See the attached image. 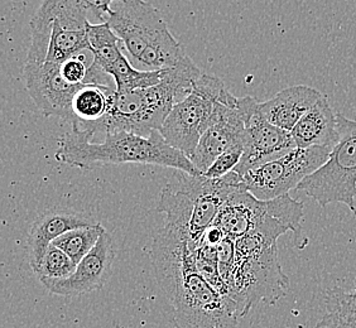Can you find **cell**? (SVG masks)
Wrapping results in <instances>:
<instances>
[{
  "label": "cell",
  "mask_w": 356,
  "mask_h": 328,
  "mask_svg": "<svg viewBox=\"0 0 356 328\" xmlns=\"http://www.w3.org/2000/svg\"><path fill=\"white\" fill-rule=\"evenodd\" d=\"M243 153H244V144L235 145L229 151L222 153L220 157L216 158L202 176L209 179H220L225 177L229 173L235 171V168L241 161Z\"/></svg>",
  "instance_id": "cell-24"
},
{
  "label": "cell",
  "mask_w": 356,
  "mask_h": 328,
  "mask_svg": "<svg viewBox=\"0 0 356 328\" xmlns=\"http://www.w3.org/2000/svg\"><path fill=\"white\" fill-rule=\"evenodd\" d=\"M96 224H99L96 220L79 212L54 210L41 215L31 226L28 236L29 264L33 272H37L49 246L57 238L74 229Z\"/></svg>",
  "instance_id": "cell-16"
},
{
  "label": "cell",
  "mask_w": 356,
  "mask_h": 328,
  "mask_svg": "<svg viewBox=\"0 0 356 328\" xmlns=\"http://www.w3.org/2000/svg\"><path fill=\"white\" fill-rule=\"evenodd\" d=\"M277 240L264 233L235 240V265L226 284L241 318L261 302L274 304L287 293L289 281L278 260Z\"/></svg>",
  "instance_id": "cell-6"
},
{
  "label": "cell",
  "mask_w": 356,
  "mask_h": 328,
  "mask_svg": "<svg viewBox=\"0 0 356 328\" xmlns=\"http://www.w3.org/2000/svg\"><path fill=\"white\" fill-rule=\"evenodd\" d=\"M176 177V182H170L161 192L158 211L165 215V230L199 245L221 206L241 187V177L232 172L220 179H209L181 171Z\"/></svg>",
  "instance_id": "cell-4"
},
{
  "label": "cell",
  "mask_w": 356,
  "mask_h": 328,
  "mask_svg": "<svg viewBox=\"0 0 356 328\" xmlns=\"http://www.w3.org/2000/svg\"><path fill=\"white\" fill-rule=\"evenodd\" d=\"M322 97L321 92L314 88L297 85L283 89L270 100L261 103V110L268 122L291 133Z\"/></svg>",
  "instance_id": "cell-17"
},
{
  "label": "cell",
  "mask_w": 356,
  "mask_h": 328,
  "mask_svg": "<svg viewBox=\"0 0 356 328\" xmlns=\"http://www.w3.org/2000/svg\"><path fill=\"white\" fill-rule=\"evenodd\" d=\"M89 66H86L85 57L81 55L70 58L61 63V74L67 81L75 85H81L86 81Z\"/></svg>",
  "instance_id": "cell-25"
},
{
  "label": "cell",
  "mask_w": 356,
  "mask_h": 328,
  "mask_svg": "<svg viewBox=\"0 0 356 328\" xmlns=\"http://www.w3.org/2000/svg\"><path fill=\"white\" fill-rule=\"evenodd\" d=\"M118 3L106 22L122 40L134 67L143 71L172 69L188 57L153 4L145 0Z\"/></svg>",
  "instance_id": "cell-5"
},
{
  "label": "cell",
  "mask_w": 356,
  "mask_h": 328,
  "mask_svg": "<svg viewBox=\"0 0 356 328\" xmlns=\"http://www.w3.org/2000/svg\"><path fill=\"white\" fill-rule=\"evenodd\" d=\"M327 312L315 328H356V295L334 288L326 297Z\"/></svg>",
  "instance_id": "cell-21"
},
{
  "label": "cell",
  "mask_w": 356,
  "mask_h": 328,
  "mask_svg": "<svg viewBox=\"0 0 356 328\" xmlns=\"http://www.w3.org/2000/svg\"><path fill=\"white\" fill-rule=\"evenodd\" d=\"M339 140L329 161L305 178L297 191L306 193L321 207L343 204L356 216V122L337 113Z\"/></svg>",
  "instance_id": "cell-9"
},
{
  "label": "cell",
  "mask_w": 356,
  "mask_h": 328,
  "mask_svg": "<svg viewBox=\"0 0 356 328\" xmlns=\"http://www.w3.org/2000/svg\"><path fill=\"white\" fill-rule=\"evenodd\" d=\"M245 143V125L238 104L227 108L216 123L200 139L191 162L200 174H204L216 158L235 145Z\"/></svg>",
  "instance_id": "cell-15"
},
{
  "label": "cell",
  "mask_w": 356,
  "mask_h": 328,
  "mask_svg": "<svg viewBox=\"0 0 356 328\" xmlns=\"http://www.w3.org/2000/svg\"><path fill=\"white\" fill-rule=\"evenodd\" d=\"M117 90L108 85L85 83L72 103V111L80 125H94L109 113L113 96Z\"/></svg>",
  "instance_id": "cell-19"
},
{
  "label": "cell",
  "mask_w": 356,
  "mask_h": 328,
  "mask_svg": "<svg viewBox=\"0 0 356 328\" xmlns=\"http://www.w3.org/2000/svg\"><path fill=\"white\" fill-rule=\"evenodd\" d=\"M330 154L329 147L295 148L283 157L247 172L241 177V186L261 201L278 199L320 170L329 161Z\"/></svg>",
  "instance_id": "cell-10"
},
{
  "label": "cell",
  "mask_w": 356,
  "mask_h": 328,
  "mask_svg": "<svg viewBox=\"0 0 356 328\" xmlns=\"http://www.w3.org/2000/svg\"><path fill=\"white\" fill-rule=\"evenodd\" d=\"M303 216V202L292 199L289 193L278 199L261 201L241 186L221 206L213 225L233 240L252 233H268L280 239L282 235L292 231L296 245L303 249L307 244V239L302 235Z\"/></svg>",
  "instance_id": "cell-7"
},
{
  "label": "cell",
  "mask_w": 356,
  "mask_h": 328,
  "mask_svg": "<svg viewBox=\"0 0 356 328\" xmlns=\"http://www.w3.org/2000/svg\"><path fill=\"white\" fill-rule=\"evenodd\" d=\"M202 76L190 57L172 69H165L161 82L148 89L117 92L113 96L109 113L91 128L106 133L131 131L148 137L161 130L176 104L190 95Z\"/></svg>",
  "instance_id": "cell-3"
},
{
  "label": "cell",
  "mask_w": 356,
  "mask_h": 328,
  "mask_svg": "<svg viewBox=\"0 0 356 328\" xmlns=\"http://www.w3.org/2000/svg\"><path fill=\"white\" fill-rule=\"evenodd\" d=\"M76 264L69 255L55 245L49 246L47 253L37 269V277L42 279H65L75 272Z\"/></svg>",
  "instance_id": "cell-23"
},
{
  "label": "cell",
  "mask_w": 356,
  "mask_h": 328,
  "mask_svg": "<svg viewBox=\"0 0 356 328\" xmlns=\"http://www.w3.org/2000/svg\"><path fill=\"white\" fill-rule=\"evenodd\" d=\"M95 133L94 128H80V124H72L71 131L62 136L56 161L83 171L105 164L136 163L202 176L190 158L165 142L159 130H153L148 137L131 131L106 133L103 143H91L90 139Z\"/></svg>",
  "instance_id": "cell-2"
},
{
  "label": "cell",
  "mask_w": 356,
  "mask_h": 328,
  "mask_svg": "<svg viewBox=\"0 0 356 328\" xmlns=\"http://www.w3.org/2000/svg\"><path fill=\"white\" fill-rule=\"evenodd\" d=\"M236 104L238 97L219 77L202 74L191 94L175 105L159 131L167 143L191 159L206 130Z\"/></svg>",
  "instance_id": "cell-8"
},
{
  "label": "cell",
  "mask_w": 356,
  "mask_h": 328,
  "mask_svg": "<svg viewBox=\"0 0 356 328\" xmlns=\"http://www.w3.org/2000/svg\"><path fill=\"white\" fill-rule=\"evenodd\" d=\"M89 13L85 0H41V6L31 19L27 62H46L54 28L86 31Z\"/></svg>",
  "instance_id": "cell-13"
},
{
  "label": "cell",
  "mask_w": 356,
  "mask_h": 328,
  "mask_svg": "<svg viewBox=\"0 0 356 328\" xmlns=\"http://www.w3.org/2000/svg\"><path fill=\"white\" fill-rule=\"evenodd\" d=\"M115 260L113 238L104 233L95 247L83 258L75 272L65 279H42L51 293L62 297H79L99 290L109 281Z\"/></svg>",
  "instance_id": "cell-14"
},
{
  "label": "cell",
  "mask_w": 356,
  "mask_h": 328,
  "mask_svg": "<svg viewBox=\"0 0 356 328\" xmlns=\"http://www.w3.org/2000/svg\"><path fill=\"white\" fill-rule=\"evenodd\" d=\"M90 52L92 54L91 65L102 69L104 74L120 56L123 55L120 44L122 40L111 29L108 22L88 26Z\"/></svg>",
  "instance_id": "cell-20"
},
{
  "label": "cell",
  "mask_w": 356,
  "mask_h": 328,
  "mask_svg": "<svg viewBox=\"0 0 356 328\" xmlns=\"http://www.w3.org/2000/svg\"><path fill=\"white\" fill-rule=\"evenodd\" d=\"M22 75L28 94L44 117H60L65 122L79 124L72 111V103L85 83H71L62 76L61 65L47 61L26 62Z\"/></svg>",
  "instance_id": "cell-12"
},
{
  "label": "cell",
  "mask_w": 356,
  "mask_h": 328,
  "mask_svg": "<svg viewBox=\"0 0 356 328\" xmlns=\"http://www.w3.org/2000/svg\"><path fill=\"white\" fill-rule=\"evenodd\" d=\"M238 109L245 125L244 153L234 171L240 177L297 148L292 134L268 122L261 113V103L252 96L238 97Z\"/></svg>",
  "instance_id": "cell-11"
},
{
  "label": "cell",
  "mask_w": 356,
  "mask_h": 328,
  "mask_svg": "<svg viewBox=\"0 0 356 328\" xmlns=\"http://www.w3.org/2000/svg\"><path fill=\"white\" fill-rule=\"evenodd\" d=\"M297 148L329 147L339 140L337 119L326 96H323L291 131Z\"/></svg>",
  "instance_id": "cell-18"
},
{
  "label": "cell",
  "mask_w": 356,
  "mask_h": 328,
  "mask_svg": "<svg viewBox=\"0 0 356 328\" xmlns=\"http://www.w3.org/2000/svg\"><path fill=\"white\" fill-rule=\"evenodd\" d=\"M196 246L162 229L153 256L158 281L171 302L178 328H238L236 302L220 294L196 267Z\"/></svg>",
  "instance_id": "cell-1"
},
{
  "label": "cell",
  "mask_w": 356,
  "mask_h": 328,
  "mask_svg": "<svg viewBox=\"0 0 356 328\" xmlns=\"http://www.w3.org/2000/svg\"><path fill=\"white\" fill-rule=\"evenodd\" d=\"M105 233L106 230L99 222L96 225L79 227L67 231L60 238H57L52 243V245L67 254L77 265L95 247Z\"/></svg>",
  "instance_id": "cell-22"
},
{
  "label": "cell",
  "mask_w": 356,
  "mask_h": 328,
  "mask_svg": "<svg viewBox=\"0 0 356 328\" xmlns=\"http://www.w3.org/2000/svg\"><path fill=\"white\" fill-rule=\"evenodd\" d=\"M353 293H354V295H356V287L354 288V290H353Z\"/></svg>",
  "instance_id": "cell-26"
}]
</instances>
